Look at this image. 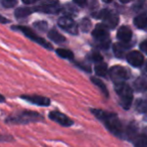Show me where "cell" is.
I'll use <instances>...</instances> for the list:
<instances>
[{
  "mask_svg": "<svg viewBox=\"0 0 147 147\" xmlns=\"http://www.w3.org/2000/svg\"><path fill=\"white\" fill-rule=\"evenodd\" d=\"M91 113L96 118H98L105 126L107 127L111 133L118 137L123 135V126L119 117L115 113L107 112V111L101 110V109H91Z\"/></svg>",
  "mask_w": 147,
  "mask_h": 147,
  "instance_id": "6da1fadb",
  "label": "cell"
},
{
  "mask_svg": "<svg viewBox=\"0 0 147 147\" xmlns=\"http://www.w3.org/2000/svg\"><path fill=\"white\" fill-rule=\"evenodd\" d=\"M42 120V116L37 112L33 111H24L20 114H17L15 116L8 117L6 119V123L9 124H28L32 122H38Z\"/></svg>",
  "mask_w": 147,
  "mask_h": 147,
  "instance_id": "7a4b0ae2",
  "label": "cell"
},
{
  "mask_svg": "<svg viewBox=\"0 0 147 147\" xmlns=\"http://www.w3.org/2000/svg\"><path fill=\"white\" fill-rule=\"evenodd\" d=\"M115 91L118 95L121 106L124 109H129L132 105L133 101V91L126 83L115 85Z\"/></svg>",
  "mask_w": 147,
  "mask_h": 147,
  "instance_id": "3957f363",
  "label": "cell"
},
{
  "mask_svg": "<svg viewBox=\"0 0 147 147\" xmlns=\"http://www.w3.org/2000/svg\"><path fill=\"white\" fill-rule=\"evenodd\" d=\"M92 35L99 43V47L102 49H108L110 43V35H109V28L103 23L98 24L93 30Z\"/></svg>",
  "mask_w": 147,
  "mask_h": 147,
  "instance_id": "277c9868",
  "label": "cell"
},
{
  "mask_svg": "<svg viewBox=\"0 0 147 147\" xmlns=\"http://www.w3.org/2000/svg\"><path fill=\"white\" fill-rule=\"evenodd\" d=\"M94 16L103 21V24L106 25L109 29H113L119 23V17L115 12L110 9H102L95 13Z\"/></svg>",
  "mask_w": 147,
  "mask_h": 147,
  "instance_id": "5b68a950",
  "label": "cell"
},
{
  "mask_svg": "<svg viewBox=\"0 0 147 147\" xmlns=\"http://www.w3.org/2000/svg\"><path fill=\"white\" fill-rule=\"evenodd\" d=\"M13 29H18V30H20L21 32L25 35V36H27L28 38H30L31 40L34 41V42L38 43V45H41V47H45V49H53V45H51L49 41H47L45 39H43L42 37L38 36V35H37L36 33L32 30V29L29 28V27H27V26H14L13 27Z\"/></svg>",
  "mask_w": 147,
  "mask_h": 147,
  "instance_id": "8992f818",
  "label": "cell"
},
{
  "mask_svg": "<svg viewBox=\"0 0 147 147\" xmlns=\"http://www.w3.org/2000/svg\"><path fill=\"white\" fill-rule=\"evenodd\" d=\"M109 75L115 85L123 84L128 79V71L125 67L121 65H115L111 67L109 71Z\"/></svg>",
  "mask_w": 147,
  "mask_h": 147,
  "instance_id": "52a82bcc",
  "label": "cell"
},
{
  "mask_svg": "<svg viewBox=\"0 0 147 147\" xmlns=\"http://www.w3.org/2000/svg\"><path fill=\"white\" fill-rule=\"evenodd\" d=\"M57 24L61 29H63L67 32L71 33V34H78L79 32V26L77 22L74 19H71L69 16H63L59 19Z\"/></svg>",
  "mask_w": 147,
  "mask_h": 147,
  "instance_id": "ba28073f",
  "label": "cell"
},
{
  "mask_svg": "<svg viewBox=\"0 0 147 147\" xmlns=\"http://www.w3.org/2000/svg\"><path fill=\"white\" fill-rule=\"evenodd\" d=\"M32 10L33 12L39 11L45 13H57L59 11H61V8L59 7L57 1H45V2H41L38 6L32 7Z\"/></svg>",
  "mask_w": 147,
  "mask_h": 147,
  "instance_id": "9c48e42d",
  "label": "cell"
},
{
  "mask_svg": "<svg viewBox=\"0 0 147 147\" xmlns=\"http://www.w3.org/2000/svg\"><path fill=\"white\" fill-rule=\"evenodd\" d=\"M49 117L51 120L59 123V124L61 125V126L69 127L74 124V121L71 120V118H69L67 115L63 114V113L59 112V111H53V112H51L49 115Z\"/></svg>",
  "mask_w": 147,
  "mask_h": 147,
  "instance_id": "30bf717a",
  "label": "cell"
},
{
  "mask_svg": "<svg viewBox=\"0 0 147 147\" xmlns=\"http://www.w3.org/2000/svg\"><path fill=\"white\" fill-rule=\"evenodd\" d=\"M21 99L27 101L28 103L34 104L36 106H42L47 107L51 104V100L47 97L43 96H36V95H22Z\"/></svg>",
  "mask_w": 147,
  "mask_h": 147,
  "instance_id": "8fae6325",
  "label": "cell"
},
{
  "mask_svg": "<svg viewBox=\"0 0 147 147\" xmlns=\"http://www.w3.org/2000/svg\"><path fill=\"white\" fill-rule=\"evenodd\" d=\"M126 59L127 61L135 67H141L143 65V63H144V57L138 51H132L130 53H128L126 55Z\"/></svg>",
  "mask_w": 147,
  "mask_h": 147,
  "instance_id": "7c38bea8",
  "label": "cell"
},
{
  "mask_svg": "<svg viewBox=\"0 0 147 147\" xmlns=\"http://www.w3.org/2000/svg\"><path fill=\"white\" fill-rule=\"evenodd\" d=\"M132 37V30L126 25H123L118 29L117 32V38L122 43H128Z\"/></svg>",
  "mask_w": 147,
  "mask_h": 147,
  "instance_id": "4fadbf2b",
  "label": "cell"
},
{
  "mask_svg": "<svg viewBox=\"0 0 147 147\" xmlns=\"http://www.w3.org/2000/svg\"><path fill=\"white\" fill-rule=\"evenodd\" d=\"M47 36H49V38L51 39V40H53V42H55V43H59V45H63V43H65V40H67L65 37L63 36V34H61L59 31L55 30V29L49 30V33H47Z\"/></svg>",
  "mask_w": 147,
  "mask_h": 147,
  "instance_id": "5bb4252c",
  "label": "cell"
},
{
  "mask_svg": "<svg viewBox=\"0 0 147 147\" xmlns=\"http://www.w3.org/2000/svg\"><path fill=\"white\" fill-rule=\"evenodd\" d=\"M134 24L139 29H147V12L137 15L134 18Z\"/></svg>",
  "mask_w": 147,
  "mask_h": 147,
  "instance_id": "9a60e30c",
  "label": "cell"
},
{
  "mask_svg": "<svg viewBox=\"0 0 147 147\" xmlns=\"http://www.w3.org/2000/svg\"><path fill=\"white\" fill-rule=\"evenodd\" d=\"M133 87L137 92H145V91H147V80L144 78H138L133 83Z\"/></svg>",
  "mask_w": 147,
  "mask_h": 147,
  "instance_id": "2e32d148",
  "label": "cell"
},
{
  "mask_svg": "<svg viewBox=\"0 0 147 147\" xmlns=\"http://www.w3.org/2000/svg\"><path fill=\"white\" fill-rule=\"evenodd\" d=\"M33 12L32 10V7H19L17 8L16 10L14 11V14H15V17L18 19L20 18H24V17L28 16L29 14Z\"/></svg>",
  "mask_w": 147,
  "mask_h": 147,
  "instance_id": "e0dca14e",
  "label": "cell"
},
{
  "mask_svg": "<svg viewBox=\"0 0 147 147\" xmlns=\"http://www.w3.org/2000/svg\"><path fill=\"white\" fill-rule=\"evenodd\" d=\"M127 49H128V45L125 43H116L114 45V53L117 57H123L126 53Z\"/></svg>",
  "mask_w": 147,
  "mask_h": 147,
  "instance_id": "ac0fdd59",
  "label": "cell"
},
{
  "mask_svg": "<svg viewBox=\"0 0 147 147\" xmlns=\"http://www.w3.org/2000/svg\"><path fill=\"white\" fill-rule=\"evenodd\" d=\"M91 81H92L93 84L96 85V86L100 89V91L103 93V95H104L106 98L109 96V92H108V90H107V87H106V85L103 83V81H101L100 79H98V78H95V77H92Z\"/></svg>",
  "mask_w": 147,
  "mask_h": 147,
  "instance_id": "d6986e66",
  "label": "cell"
},
{
  "mask_svg": "<svg viewBox=\"0 0 147 147\" xmlns=\"http://www.w3.org/2000/svg\"><path fill=\"white\" fill-rule=\"evenodd\" d=\"M95 71H96L97 76L99 77H106L108 71V67H107V65L104 63H99L95 65Z\"/></svg>",
  "mask_w": 147,
  "mask_h": 147,
  "instance_id": "ffe728a7",
  "label": "cell"
},
{
  "mask_svg": "<svg viewBox=\"0 0 147 147\" xmlns=\"http://www.w3.org/2000/svg\"><path fill=\"white\" fill-rule=\"evenodd\" d=\"M57 55H59L63 59H74V53L73 51H71L69 49H57L55 51Z\"/></svg>",
  "mask_w": 147,
  "mask_h": 147,
  "instance_id": "44dd1931",
  "label": "cell"
},
{
  "mask_svg": "<svg viewBox=\"0 0 147 147\" xmlns=\"http://www.w3.org/2000/svg\"><path fill=\"white\" fill-rule=\"evenodd\" d=\"M135 147H147V136L146 135H139L134 140Z\"/></svg>",
  "mask_w": 147,
  "mask_h": 147,
  "instance_id": "7402d4cb",
  "label": "cell"
},
{
  "mask_svg": "<svg viewBox=\"0 0 147 147\" xmlns=\"http://www.w3.org/2000/svg\"><path fill=\"white\" fill-rule=\"evenodd\" d=\"M136 109L140 113H146L147 112V100H141L137 101L136 103Z\"/></svg>",
  "mask_w": 147,
  "mask_h": 147,
  "instance_id": "603a6c76",
  "label": "cell"
},
{
  "mask_svg": "<svg viewBox=\"0 0 147 147\" xmlns=\"http://www.w3.org/2000/svg\"><path fill=\"white\" fill-rule=\"evenodd\" d=\"M91 26H92V23H91L89 18H84L81 21L80 27H81V29H82V31H84V32H88V31L90 30Z\"/></svg>",
  "mask_w": 147,
  "mask_h": 147,
  "instance_id": "cb8c5ba5",
  "label": "cell"
},
{
  "mask_svg": "<svg viewBox=\"0 0 147 147\" xmlns=\"http://www.w3.org/2000/svg\"><path fill=\"white\" fill-rule=\"evenodd\" d=\"M89 59H91V61H93L94 63H102L103 61V57L100 55L99 53H95V51H93L92 53H90V55H89Z\"/></svg>",
  "mask_w": 147,
  "mask_h": 147,
  "instance_id": "d4e9b609",
  "label": "cell"
},
{
  "mask_svg": "<svg viewBox=\"0 0 147 147\" xmlns=\"http://www.w3.org/2000/svg\"><path fill=\"white\" fill-rule=\"evenodd\" d=\"M33 26L39 31H47V23L45 21H36L33 23Z\"/></svg>",
  "mask_w": 147,
  "mask_h": 147,
  "instance_id": "484cf974",
  "label": "cell"
},
{
  "mask_svg": "<svg viewBox=\"0 0 147 147\" xmlns=\"http://www.w3.org/2000/svg\"><path fill=\"white\" fill-rule=\"evenodd\" d=\"M0 3L5 8H11V7H14L17 4V1L16 0H2Z\"/></svg>",
  "mask_w": 147,
  "mask_h": 147,
  "instance_id": "4316f807",
  "label": "cell"
},
{
  "mask_svg": "<svg viewBox=\"0 0 147 147\" xmlns=\"http://www.w3.org/2000/svg\"><path fill=\"white\" fill-rule=\"evenodd\" d=\"M140 49L142 51H144L145 53H147V39L143 40L142 42L140 43Z\"/></svg>",
  "mask_w": 147,
  "mask_h": 147,
  "instance_id": "83f0119b",
  "label": "cell"
},
{
  "mask_svg": "<svg viewBox=\"0 0 147 147\" xmlns=\"http://www.w3.org/2000/svg\"><path fill=\"white\" fill-rule=\"evenodd\" d=\"M36 2H37L36 0H23V3H24V4H27V5L34 4V3H36Z\"/></svg>",
  "mask_w": 147,
  "mask_h": 147,
  "instance_id": "f1b7e54d",
  "label": "cell"
},
{
  "mask_svg": "<svg viewBox=\"0 0 147 147\" xmlns=\"http://www.w3.org/2000/svg\"><path fill=\"white\" fill-rule=\"evenodd\" d=\"M9 20L7 18H5L4 16H2V15L0 14V23H8Z\"/></svg>",
  "mask_w": 147,
  "mask_h": 147,
  "instance_id": "f546056e",
  "label": "cell"
},
{
  "mask_svg": "<svg viewBox=\"0 0 147 147\" xmlns=\"http://www.w3.org/2000/svg\"><path fill=\"white\" fill-rule=\"evenodd\" d=\"M143 73H144V75H146V76H147V63H146V65H144V69H143Z\"/></svg>",
  "mask_w": 147,
  "mask_h": 147,
  "instance_id": "4dcf8cb0",
  "label": "cell"
},
{
  "mask_svg": "<svg viewBox=\"0 0 147 147\" xmlns=\"http://www.w3.org/2000/svg\"><path fill=\"white\" fill-rule=\"evenodd\" d=\"M3 102H5V98L0 94V103H3Z\"/></svg>",
  "mask_w": 147,
  "mask_h": 147,
  "instance_id": "1f68e13d",
  "label": "cell"
}]
</instances>
